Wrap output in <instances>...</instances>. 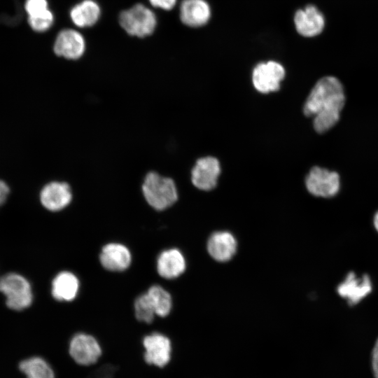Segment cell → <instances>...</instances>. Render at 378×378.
Here are the masks:
<instances>
[{
	"label": "cell",
	"mask_w": 378,
	"mask_h": 378,
	"mask_svg": "<svg viewBox=\"0 0 378 378\" xmlns=\"http://www.w3.org/2000/svg\"><path fill=\"white\" fill-rule=\"evenodd\" d=\"M344 104L342 83L334 76H325L319 79L311 90L303 112L307 116H314V130L323 133L337 123Z\"/></svg>",
	"instance_id": "obj_1"
},
{
	"label": "cell",
	"mask_w": 378,
	"mask_h": 378,
	"mask_svg": "<svg viewBox=\"0 0 378 378\" xmlns=\"http://www.w3.org/2000/svg\"><path fill=\"white\" fill-rule=\"evenodd\" d=\"M141 190L147 204L157 211L167 209L178 200L174 181L155 170H150L145 174Z\"/></svg>",
	"instance_id": "obj_2"
},
{
	"label": "cell",
	"mask_w": 378,
	"mask_h": 378,
	"mask_svg": "<svg viewBox=\"0 0 378 378\" xmlns=\"http://www.w3.org/2000/svg\"><path fill=\"white\" fill-rule=\"evenodd\" d=\"M119 22L127 34L142 38L154 31L157 21L151 10L139 4L122 11L119 17Z\"/></svg>",
	"instance_id": "obj_3"
},
{
	"label": "cell",
	"mask_w": 378,
	"mask_h": 378,
	"mask_svg": "<svg viewBox=\"0 0 378 378\" xmlns=\"http://www.w3.org/2000/svg\"><path fill=\"white\" fill-rule=\"evenodd\" d=\"M0 292L6 296V304L12 309L22 310L31 304V286L20 274L11 273L0 278Z\"/></svg>",
	"instance_id": "obj_4"
},
{
	"label": "cell",
	"mask_w": 378,
	"mask_h": 378,
	"mask_svg": "<svg viewBox=\"0 0 378 378\" xmlns=\"http://www.w3.org/2000/svg\"><path fill=\"white\" fill-rule=\"evenodd\" d=\"M305 184L312 195L328 198L338 193L340 179L336 172L316 166L310 169L306 176Z\"/></svg>",
	"instance_id": "obj_5"
},
{
	"label": "cell",
	"mask_w": 378,
	"mask_h": 378,
	"mask_svg": "<svg viewBox=\"0 0 378 378\" xmlns=\"http://www.w3.org/2000/svg\"><path fill=\"white\" fill-rule=\"evenodd\" d=\"M73 190L70 183L64 180H52L46 183L39 192L42 206L50 211H59L71 202Z\"/></svg>",
	"instance_id": "obj_6"
},
{
	"label": "cell",
	"mask_w": 378,
	"mask_h": 378,
	"mask_svg": "<svg viewBox=\"0 0 378 378\" xmlns=\"http://www.w3.org/2000/svg\"><path fill=\"white\" fill-rule=\"evenodd\" d=\"M69 353L77 364L88 366L99 360L102 351L99 342L93 336L78 333L69 342Z\"/></svg>",
	"instance_id": "obj_7"
},
{
	"label": "cell",
	"mask_w": 378,
	"mask_h": 378,
	"mask_svg": "<svg viewBox=\"0 0 378 378\" xmlns=\"http://www.w3.org/2000/svg\"><path fill=\"white\" fill-rule=\"evenodd\" d=\"M285 76L284 66L274 61L261 62L253 69L252 80L255 88L262 93L276 91Z\"/></svg>",
	"instance_id": "obj_8"
},
{
	"label": "cell",
	"mask_w": 378,
	"mask_h": 378,
	"mask_svg": "<svg viewBox=\"0 0 378 378\" xmlns=\"http://www.w3.org/2000/svg\"><path fill=\"white\" fill-rule=\"evenodd\" d=\"M144 358L146 363L158 368L165 366L171 359L172 344L170 340L160 332H153L144 337Z\"/></svg>",
	"instance_id": "obj_9"
},
{
	"label": "cell",
	"mask_w": 378,
	"mask_h": 378,
	"mask_svg": "<svg viewBox=\"0 0 378 378\" xmlns=\"http://www.w3.org/2000/svg\"><path fill=\"white\" fill-rule=\"evenodd\" d=\"M372 290V281L368 274L358 276L353 272H349L337 288L339 295L346 299L349 305L360 302Z\"/></svg>",
	"instance_id": "obj_10"
},
{
	"label": "cell",
	"mask_w": 378,
	"mask_h": 378,
	"mask_svg": "<svg viewBox=\"0 0 378 378\" xmlns=\"http://www.w3.org/2000/svg\"><path fill=\"white\" fill-rule=\"evenodd\" d=\"M220 172L218 160L214 157H204L197 160L191 172L192 184L200 190H211L217 184Z\"/></svg>",
	"instance_id": "obj_11"
},
{
	"label": "cell",
	"mask_w": 378,
	"mask_h": 378,
	"mask_svg": "<svg viewBox=\"0 0 378 378\" xmlns=\"http://www.w3.org/2000/svg\"><path fill=\"white\" fill-rule=\"evenodd\" d=\"M294 23L299 34L304 37H314L320 34L326 24L322 12L314 5H308L297 10Z\"/></svg>",
	"instance_id": "obj_12"
},
{
	"label": "cell",
	"mask_w": 378,
	"mask_h": 378,
	"mask_svg": "<svg viewBox=\"0 0 378 378\" xmlns=\"http://www.w3.org/2000/svg\"><path fill=\"white\" fill-rule=\"evenodd\" d=\"M85 50L83 36L74 29L61 31L55 41L54 52L58 57L75 60L80 58Z\"/></svg>",
	"instance_id": "obj_13"
},
{
	"label": "cell",
	"mask_w": 378,
	"mask_h": 378,
	"mask_svg": "<svg viewBox=\"0 0 378 378\" xmlns=\"http://www.w3.org/2000/svg\"><path fill=\"white\" fill-rule=\"evenodd\" d=\"M237 242L234 236L227 231L214 232L209 238L206 248L210 256L218 262H227L235 254Z\"/></svg>",
	"instance_id": "obj_14"
},
{
	"label": "cell",
	"mask_w": 378,
	"mask_h": 378,
	"mask_svg": "<svg viewBox=\"0 0 378 378\" xmlns=\"http://www.w3.org/2000/svg\"><path fill=\"white\" fill-rule=\"evenodd\" d=\"M99 260L105 269L120 272L127 269L130 265L132 255L130 250L125 245L110 243L102 248Z\"/></svg>",
	"instance_id": "obj_15"
},
{
	"label": "cell",
	"mask_w": 378,
	"mask_h": 378,
	"mask_svg": "<svg viewBox=\"0 0 378 378\" xmlns=\"http://www.w3.org/2000/svg\"><path fill=\"white\" fill-rule=\"evenodd\" d=\"M211 17V8L205 0H183L180 7V18L191 27L204 25Z\"/></svg>",
	"instance_id": "obj_16"
},
{
	"label": "cell",
	"mask_w": 378,
	"mask_h": 378,
	"mask_svg": "<svg viewBox=\"0 0 378 378\" xmlns=\"http://www.w3.org/2000/svg\"><path fill=\"white\" fill-rule=\"evenodd\" d=\"M186 268V259L177 248L164 250L158 258L157 271L164 279L177 278L184 272Z\"/></svg>",
	"instance_id": "obj_17"
},
{
	"label": "cell",
	"mask_w": 378,
	"mask_h": 378,
	"mask_svg": "<svg viewBox=\"0 0 378 378\" xmlns=\"http://www.w3.org/2000/svg\"><path fill=\"white\" fill-rule=\"evenodd\" d=\"M79 281L77 276L68 271L59 272L52 283V295L58 301L69 302L77 295Z\"/></svg>",
	"instance_id": "obj_18"
},
{
	"label": "cell",
	"mask_w": 378,
	"mask_h": 378,
	"mask_svg": "<svg viewBox=\"0 0 378 378\" xmlns=\"http://www.w3.org/2000/svg\"><path fill=\"white\" fill-rule=\"evenodd\" d=\"M100 13V8L97 2L93 0H84L71 8L70 17L77 27H87L97 22Z\"/></svg>",
	"instance_id": "obj_19"
},
{
	"label": "cell",
	"mask_w": 378,
	"mask_h": 378,
	"mask_svg": "<svg viewBox=\"0 0 378 378\" xmlns=\"http://www.w3.org/2000/svg\"><path fill=\"white\" fill-rule=\"evenodd\" d=\"M19 368L26 378H55L52 368L41 357L26 358L20 363Z\"/></svg>",
	"instance_id": "obj_20"
},
{
	"label": "cell",
	"mask_w": 378,
	"mask_h": 378,
	"mask_svg": "<svg viewBox=\"0 0 378 378\" xmlns=\"http://www.w3.org/2000/svg\"><path fill=\"white\" fill-rule=\"evenodd\" d=\"M146 293L150 299L156 315L164 317L170 313L172 301L168 291L159 285H154Z\"/></svg>",
	"instance_id": "obj_21"
},
{
	"label": "cell",
	"mask_w": 378,
	"mask_h": 378,
	"mask_svg": "<svg viewBox=\"0 0 378 378\" xmlns=\"http://www.w3.org/2000/svg\"><path fill=\"white\" fill-rule=\"evenodd\" d=\"M134 312L136 318L146 323H151L155 312L147 293L138 296L134 302Z\"/></svg>",
	"instance_id": "obj_22"
},
{
	"label": "cell",
	"mask_w": 378,
	"mask_h": 378,
	"mask_svg": "<svg viewBox=\"0 0 378 378\" xmlns=\"http://www.w3.org/2000/svg\"><path fill=\"white\" fill-rule=\"evenodd\" d=\"M54 21L53 14L50 10H46L39 14L29 16V24L36 31L48 30Z\"/></svg>",
	"instance_id": "obj_23"
},
{
	"label": "cell",
	"mask_w": 378,
	"mask_h": 378,
	"mask_svg": "<svg viewBox=\"0 0 378 378\" xmlns=\"http://www.w3.org/2000/svg\"><path fill=\"white\" fill-rule=\"evenodd\" d=\"M25 9L29 16L39 14L48 10L47 0H27Z\"/></svg>",
	"instance_id": "obj_24"
},
{
	"label": "cell",
	"mask_w": 378,
	"mask_h": 378,
	"mask_svg": "<svg viewBox=\"0 0 378 378\" xmlns=\"http://www.w3.org/2000/svg\"><path fill=\"white\" fill-rule=\"evenodd\" d=\"M115 372V366L106 364L94 371L88 378H113Z\"/></svg>",
	"instance_id": "obj_25"
},
{
	"label": "cell",
	"mask_w": 378,
	"mask_h": 378,
	"mask_svg": "<svg viewBox=\"0 0 378 378\" xmlns=\"http://www.w3.org/2000/svg\"><path fill=\"white\" fill-rule=\"evenodd\" d=\"M155 7L164 10H171L176 4V0H149Z\"/></svg>",
	"instance_id": "obj_26"
},
{
	"label": "cell",
	"mask_w": 378,
	"mask_h": 378,
	"mask_svg": "<svg viewBox=\"0 0 378 378\" xmlns=\"http://www.w3.org/2000/svg\"><path fill=\"white\" fill-rule=\"evenodd\" d=\"M372 365L374 376L378 378V339L377 340L372 354Z\"/></svg>",
	"instance_id": "obj_27"
},
{
	"label": "cell",
	"mask_w": 378,
	"mask_h": 378,
	"mask_svg": "<svg viewBox=\"0 0 378 378\" xmlns=\"http://www.w3.org/2000/svg\"><path fill=\"white\" fill-rule=\"evenodd\" d=\"M10 189L8 184L3 180H0V206H1L7 199Z\"/></svg>",
	"instance_id": "obj_28"
},
{
	"label": "cell",
	"mask_w": 378,
	"mask_h": 378,
	"mask_svg": "<svg viewBox=\"0 0 378 378\" xmlns=\"http://www.w3.org/2000/svg\"><path fill=\"white\" fill-rule=\"evenodd\" d=\"M373 223L376 230L378 232V211L374 216Z\"/></svg>",
	"instance_id": "obj_29"
}]
</instances>
